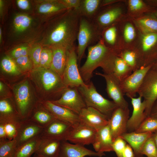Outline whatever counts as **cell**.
<instances>
[{"mask_svg":"<svg viewBox=\"0 0 157 157\" xmlns=\"http://www.w3.org/2000/svg\"><path fill=\"white\" fill-rule=\"evenodd\" d=\"M80 16L70 9L48 20L43 44L47 47L61 45L67 49L75 47Z\"/></svg>","mask_w":157,"mask_h":157,"instance_id":"obj_1","label":"cell"},{"mask_svg":"<svg viewBox=\"0 0 157 157\" xmlns=\"http://www.w3.org/2000/svg\"><path fill=\"white\" fill-rule=\"evenodd\" d=\"M117 53L106 46L101 38L96 44L88 47L86 60L79 70L81 75L85 83L90 81L93 71L101 67L104 73H113Z\"/></svg>","mask_w":157,"mask_h":157,"instance_id":"obj_2","label":"cell"},{"mask_svg":"<svg viewBox=\"0 0 157 157\" xmlns=\"http://www.w3.org/2000/svg\"><path fill=\"white\" fill-rule=\"evenodd\" d=\"M32 80L38 88L47 95V101L58 99L68 88L62 77L50 68L39 67L33 69L31 73Z\"/></svg>","mask_w":157,"mask_h":157,"instance_id":"obj_3","label":"cell"},{"mask_svg":"<svg viewBox=\"0 0 157 157\" xmlns=\"http://www.w3.org/2000/svg\"><path fill=\"white\" fill-rule=\"evenodd\" d=\"M101 31L92 20L80 16L76 49L78 63L79 64L86 49L97 43L101 38Z\"/></svg>","mask_w":157,"mask_h":157,"instance_id":"obj_4","label":"cell"},{"mask_svg":"<svg viewBox=\"0 0 157 157\" xmlns=\"http://www.w3.org/2000/svg\"><path fill=\"white\" fill-rule=\"evenodd\" d=\"M87 107L92 108L109 119L118 106L113 101L103 97L96 90L92 81L77 88Z\"/></svg>","mask_w":157,"mask_h":157,"instance_id":"obj_5","label":"cell"},{"mask_svg":"<svg viewBox=\"0 0 157 157\" xmlns=\"http://www.w3.org/2000/svg\"><path fill=\"white\" fill-rule=\"evenodd\" d=\"M133 49L142 67L152 66L157 60V33H140Z\"/></svg>","mask_w":157,"mask_h":157,"instance_id":"obj_6","label":"cell"},{"mask_svg":"<svg viewBox=\"0 0 157 157\" xmlns=\"http://www.w3.org/2000/svg\"><path fill=\"white\" fill-rule=\"evenodd\" d=\"M126 0L100 8L92 20L102 31L105 28L119 22L127 17Z\"/></svg>","mask_w":157,"mask_h":157,"instance_id":"obj_7","label":"cell"},{"mask_svg":"<svg viewBox=\"0 0 157 157\" xmlns=\"http://www.w3.org/2000/svg\"><path fill=\"white\" fill-rule=\"evenodd\" d=\"M76 47L67 49L66 63L62 78L67 88L76 87L84 85L78 65Z\"/></svg>","mask_w":157,"mask_h":157,"instance_id":"obj_8","label":"cell"},{"mask_svg":"<svg viewBox=\"0 0 157 157\" xmlns=\"http://www.w3.org/2000/svg\"><path fill=\"white\" fill-rule=\"evenodd\" d=\"M146 103L145 112L149 117L157 100V70L151 67L146 73L138 93Z\"/></svg>","mask_w":157,"mask_h":157,"instance_id":"obj_9","label":"cell"},{"mask_svg":"<svg viewBox=\"0 0 157 157\" xmlns=\"http://www.w3.org/2000/svg\"><path fill=\"white\" fill-rule=\"evenodd\" d=\"M17 108L22 120L28 119L37 103L31 97L29 84L27 81L19 84L15 90Z\"/></svg>","mask_w":157,"mask_h":157,"instance_id":"obj_10","label":"cell"},{"mask_svg":"<svg viewBox=\"0 0 157 157\" xmlns=\"http://www.w3.org/2000/svg\"><path fill=\"white\" fill-rule=\"evenodd\" d=\"M51 102L67 108L78 115L83 109L87 107L76 87L68 88L59 99Z\"/></svg>","mask_w":157,"mask_h":157,"instance_id":"obj_11","label":"cell"},{"mask_svg":"<svg viewBox=\"0 0 157 157\" xmlns=\"http://www.w3.org/2000/svg\"><path fill=\"white\" fill-rule=\"evenodd\" d=\"M151 66L143 67L135 70L127 77L120 82L121 87L124 94L130 99L135 96L146 73Z\"/></svg>","mask_w":157,"mask_h":157,"instance_id":"obj_12","label":"cell"},{"mask_svg":"<svg viewBox=\"0 0 157 157\" xmlns=\"http://www.w3.org/2000/svg\"><path fill=\"white\" fill-rule=\"evenodd\" d=\"M101 76L105 80L106 90L109 97L111 99L118 107L126 109L128 108V103L124 97L121 87L120 82L112 73H95Z\"/></svg>","mask_w":157,"mask_h":157,"instance_id":"obj_13","label":"cell"},{"mask_svg":"<svg viewBox=\"0 0 157 157\" xmlns=\"http://www.w3.org/2000/svg\"><path fill=\"white\" fill-rule=\"evenodd\" d=\"M129 110L117 107L113 112L108 120L109 127L113 141L126 132L129 119Z\"/></svg>","mask_w":157,"mask_h":157,"instance_id":"obj_14","label":"cell"},{"mask_svg":"<svg viewBox=\"0 0 157 157\" xmlns=\"http://www.w3.org/2000/svg\"><path fill=\"white\" fill-rule=\"evenodd\" d=\"M120 31L121 49H133L138 41L140 32L132 19L127 17L121 21Z\"/></svg>","mask_w":157,"mask_h":157,"instance_id":"obj_15","label":"cell"},{"mask_svg":"<svg viewBox=\"0 0 157 157\" xmlns=\"http://www.w3.org/2000/svg\"><path fill=\"white\" fill-rule=\"evenodd\" d=\"M97 131L80 122L72 128L67 141L83 146L92 144Z\"/></svg>","mask_w":157,"mask_h":157,"instance_id":"obj_16","label":"cell"},{"mask_svg":"<svg viewBox=\"0 0 157 157\" xmlns=\"http://www.w3.org/2000/svg\"><path fill=\"white\" fill-rule=\"evenodd\" d=\"M78 115L80 122L97 131L108 124V118L92 107L83 108Z\"/></svg>","mask_w":157,"mask_h":157,"instance_id":"obj_17","label":"cell"},{"mask_svg":"<svg viewBox=\"0 0 157 157\" xmlns=\"http://www.w3.org/2000/svg\"><path fill=\"white\" fill-rule=\"evenodd\" d=\"M72 128L70 124L56 119L44 128L40 136L67 141Z\"/></svg>","mask_w":157,"mask_h":157,"instance_id":"obj_18","label":"cell"},{"mask_svg":"<svg viewBox=\"0 0 157 157\" xmlns=\"http://www.w3.org/2000/svg\"><path fill=\"white\" fill-rule=\"evenodd\" d=\"M40 102L56 119L68 123L72 126L80 122L78 115L72 110L51 101Z\"/></svg>","mask_w":157,"mask_h":157,"instance_id":"obj_19","label":"cell"},{"mask_svg":"<svg viewBox=\"0 0 157 157\" xmlns=\"http://www.w3.org/2000/svg\"><path fill=\"white\" fill-rule=\"evenodd\" d=\"M44 128L30 119H27L21 122L17 136L15 139L18 147L38 136H40Z\"/></svg>","mask_w":157,"mask_h":157,"instance_id":"obj_20","label":"cell"},{"mask_svg":"<svg viewBox=\"0 0 157 157\" xmlns=\"http://www.w3.org/2000/svg\"><path fill=\"white\" fill-rule=\"evenodd\" d=\"M142 98L139 96L137 98H131L133 110L127 125V130L130 132L135 131L147 117L145 112L146 103L144 100L142 101Z\"/></svg>","mask_w":157,"mask_h":157,"instance_id":"obj_21","label":"cell"},{"mask_svg":"<svg viewBox=\"0 0 157 157\" xmlns=\"http://www.w3.org/2000/svg\"><path fill=\"white\" fill-rule=\"evenodd\" d=\"M104 153L94 151L84 146L72 144L67 141H62L60 150L57 157H84L86 156L101 157Z\"/></svg>","mask_w":157,"mask_h":157,"instance_id":"obj_22","label":"cell"},{"mask_svg":"<svg viewBox=\"0 0 157 157\" xmlns=\"http://www.w3.org/2000/svg\"><path fill=\"white\" fill-rule=\"evenodd\" d=\"M120 22L105 28L101 33V38L104 43L117 54L121 49Z\"/></svg>","mask_w":157,"mask_h":157,"instance_id":"obj_23","label":"cell"},{"mask_svg":"<svg viewBox=\"0 0 157 157\" xmlns=\"http://www.w3.org/2000/svg\"><path fill=\"white\" fill-rule=\"evenodd\" d=\"M38 2L36 7L37 12L40 15H46L49 20L68 10L59 0H46Z\"/></svg>","mask_w":157,"mask_h":157,"instance_id":"obj_24","label":"cell"},{"mask_svg":"<svg viewBox=\"0 0 157 157\" xmlns=\"http://www.w3.org/2000/svg\"><path fill=\"white\" fill-rule=\"evenodd\" d=\"M113 140L109 127L108 125L97 131L92 144L97 152L104 153L113 151Z\"/></svg>","mask_w":157,"mask_h":157,"instance_id":"obj_25","label":"cell"},{"mask_svg":"<svg viewBox=\"0 0 157 157\" xmlns=\"http://www.w3.org/2000/svg\"><path fill=\"white\" fill-rule=\"evenodd\" d=\"M34 154L40 157H57L61 141L50 138H42Z\"/></svg>","mask_w":157,"mask_h":157,"instance_id":"obj_26","label":"cell"},{"mask_svg":"<svg viewBox=\"0 0 157 157\" xmlns=\"http://www.w3.org/2000/svg\"><path fill=\"white\" fill-rule=\"evenodd\" d=\"M152 133L151 132H126L120 137L128 143L133 150L135 157H143L141 153L142 148L145 142L152 135Z\"/></svg>","mask_w":157,"mask_h":157,"instance_id":"obj_27","label":"cell"},{"mask_svg":"<svg viewBox=\"0 0 157 157\" xmlns=\"http://www.w3.org/2000/svg\"><path fill=\"white\" fill-rule=\"evenodd\" d=\"M127 17L131 19L144 15L151 13L155 8L151 6L143 0H126Z\"/></svg>","mask_w":157,"mask_h":157,"instance_id":"obj_28","label":"cell"},{"mask_svg":"<svg viewBox=\"0 0 157 157\" xmlns=\"http://www.w3.org/2000/svg\"><path fill=\"white\" fill-rule=\"evenodd\" d=\"M50 48L52 50L53 58L50 69L62 77L66 63L67 49L61 45L54 46Z\"/></svg>","mask_w":157,"mask_h":157,"instance_id":"obj_29","label":"cell"},{"mask_svg":"<svg viewBox=\"0 0 157 157\" xmlns=\"http://www.w3.org/2000/svg\"><path fill=\"white\" fill-rule=\"evenodd\" d=\"M28 119L44 128L56 119L41 102L37 103Z\"/></svg>","mask_w":157,"mask_h":157,"instance_id":"obj_30","label":"cell"},{"mask_svg":"<svg viewBox=\"0 0 157 157\" xmlns=\"http://www.w3.org/2000/svg\"><path fill=\"white\" fill-rule=\"evenodd\" d=\"M22 120L14 104L6 99L0 100V123H19Z\"/></svg>","mask_w":157,"mask_h":157,"instance_id":"obj_31","label":"cell"},{"mask_svg":"<svg viewBox=\"0 0 157 157\" xmlns=\"http://www.w3.org/2000/svg\"><path fill=\"white\" fill-rule=\"evenodd\" d=\"M33 22L32 18L27 14L16 15L13 18L12 25L13 33L17 36H22L31 28Z\"/></svg>","mask_w":157,"mask_h":157,"instance_id":"obj_32","label":"cell"},{"mask_svg":"<svg viewBox=\"0 0 157 157\" xmlns=\"http://www.w3.org/2000/svg\"><path fill=\"white\" fill-rule=\"evenodd\" d=\"M132 19L140 33H157V18L152 13Z\"/></svg>","mask_w":157,"mask_h":157,"instance_id":"obj_33","label":"cell"},{"mask_svg":"<svg viewBox=\"0 0 157 157\" xmlns=\"http://www.w3.org/2000/svg\"><path fill=\"white\" fill-rule=\"evenodd\" d=\"M102 0H81L77 10L80 15L93 20L101 8Z\"/></svg>","mask_w":157,"mask_h":157,"instance_id":"obj_34","label":"cell"},{"mask_svg":"<svg viewBox=\"0 0 157 157\" xmlns=\"http://www.w3.org/2000/svg\"><path fill=\"white\" fill-rule=\"evenodd\" d=\"M40 139L38 136L18 146L14 157H31L36 151Z\"/></svg>","mask_w":157,"mask_h":157,"instance_id":"obj_35","label":"cell"},{"mask_svg":"<svg viewBox=\"0 0 157 157\" xmlns=\"http://www.w3.org/2000/svg\"><path fill=\"white\" fill-rule=\"evenodd\" d=\"M117 56L121 58L133 72L142 67L138 55L133 49H122L117 53Z\"/></svg>","mask_w":157,"mask_h":157,"instance_id":"obj_36","label":"cell"},{"mask_svg":"<svg viewBox=\"0 0 157 157\" xmlns=\"http://www.w3.org/2000/svg\"><path fill=\"white\" fill-rule=\"evenodd\" d=\"M133 72L132 68L121 58L116 57L112 73L120 82L127 77Z\"/></svg>","mask_w":157,"mask_h":157,"instance_id":"obj_37","label":"cell"},{"mask_svg":"<svg viewBox=\"0 0 157 157\" xmlns=\"http://www.w3.org/2000/svg\"><path fill=\"white\" fill-rule=\"evenodd\" d=\"M17 147L15 139L0 141V157H14Z\"/></svg>","mask_w":157,"mask_h":157,"instance_id":"obj_38","label":"cell"},{"mask_svg":"<svg viewBox=\"0 0 157 157\" xmlns=\"http://www.w3.org/2000/svg\"><path fill=\"white\" fill-rule=\"evenodd\" d=\"M1 68L3 71L7 74L13 75H18L21 70L15 62L9 56L3 57L1 62Z\"/></svg>","mask_w":157,"mask_h":157,"instance_id":"obj_39","label":"cell"},{"mask_svg":"<svg viewBox=\"0 0 157 157\" xmlns=\"http://www.w3.org/2000/svg\"><path fill=\"white\" fill-rule=\"evenodd\" d=\"M157 130V119L150 116L147 117L138 129L134 132L137 133H153Z\"/></svg>","mask_w":157,"mask_h":157,"instance_id":"obj_40","label":"cell"},{"mask_svg":"<svg viewBox=\"0 0 157 157\" xmlns=\"http://www.w3.org/2000/svg\"><path fill=\"white\" fill-rule=\"evenodd\" d=\"M141 153L147 157H157V149L151 136L144 143Z\"/></svg>","mask_w":157,"mask_h":157,"instance_id":"obj_41","label":"cell"},{"mask_svg":"<svg viewBox=\"0 0 157 157\" xmlns=\"http://www.w3.org/2000/svg\"><path fill=\"white\" fill-rule=\"evenodd\" d=\"M53 53L51 49L49 47L42 48L40 58V67L50 68L52 62Z\"/></svg>","mask_w":157,"mask_h":157,"instance_id":"obj_42","label":"cell"},{"mask_svg":"<svg viewBox=\"0 0 157 157\" xmlns=\"http://www.w3.org/2000/svg\"><path fill=\"white\" fill-rule=\"evenodd\" d=\"M42 49L40 44H35L30 49L29 55L33 63V69L40 67V56Z\"/></svg>","mask_w":157,"mask_h":157,"instance_id":"obj_43","label":"cell"},{"mask_svg":"<svg viewBox=\"0 0 157 157\" xmlns=\"http://www.w3.org/2000/svg\"><path fill=\"white\" fill-rule=\"evenodd\" d=\"M20 122H8L3 123L8 140H11L16 138Z\"/></svg>","mask_w":157,"mask_h":157,"instance_id":"obj_44","label":"cell"},{"mask_svg":"<svg viewBox=\"0 0 157 157\" xmlns=\"http://www.w3.org/2000/svg\"><path fill=\"white\" fill-rule=\"evenodd\" d=\"M15 62L21 70L24 71L32 69L33 62L28 56H22L15 59Z\"/></svg>","mask_w":157,"mask_h":157,"instance_id":"obj_45","label":"cell"},{"mask_svg":"<svg viewBox=\"0 0 157 157\" xmlns=\"http://www.w3.org/2000/svg\"><path fill=\"white\" fill-rule=\"evenodd\" d=\"M126 145V141L120 137L117 138L113 142L112 147L117 157H123V153Z\"/></svg>","mask_w":157,"mask_h":157,"instance_id":"obj_46","label":"cell"},{"mask_svg":"<svg viewBox=\"0 0 157 157\" xmlns=\"http://www.w3.org/2000/svg\"><path fill=\"white\" fill-rule=\"evenodd\" d=\"M30 49L26 45H21L13 49L11 52V55L15 59L22 56H28Z\"/></svg>","mask_w":157,"mask_h":157,"instance_id":"obj_47","label":"cell"},{"mask_svg":"<svg viewBox=\"0 0 157 157\" xmlns=\"http://www.w3.org/2000/svg\"><path fill=\"white\" fill-rule=\"evenodd\" d=\"M68 9L77 10L79 8L81 0H59Z\"/></svg>","mask_w":157,"mask_h":157,"instance_id":"obj_48","label":"cell"},{"mask_svg":"<svg viewBox=\"0 0 157 157\" xmlns=\"http://www.w3.org/2000/svg\"><path fill=\"white\" fill-rule=\"evenodd\" d=\"M16 3L18 7L22 10H28L30 7V4L28 1L27 0H17Z\"/></svg>","mask_w":157,"mask_h":157,"instance_id":"obj_49","label":"cell"},{"mask_svg":"<svg viewBox=\"0 0 157 157\" xmlns=\"http://www.w3.org/2000/svg\"><path fill=\"white\" fill-rule=\"evenodd\" d=\"M134 152L131 147L128 144H126L124 150L123 157H135Z\"/></svg>","mask_w":157,"mask_h":157,"instance_id":"obj_50","label":"cell"},{"mask_svg":"<svg viewBox=\"0 0 157 157\" xmlns=\"http://www.w3.org/2000/svg\"><path fill=\"white\" fill-rule=\"evenodd\" d=\"M8 140L4 124L0 123V141Z\"/></svg>","mask_w":157,"mask_h":157,"instance_id":"obj_51","label":"cell"},{"mask_svg":"<svg viewBox=\"0 0 157 157\" xmlns=\"http://www.w3.org/2000/svg\"><path fill=\"white\" fill-rule=\"evenodd\" d=\"M149 116L157 119V100L152 108Z\"/></svg>","mask_w":157,"mask_h":157,"instance_id":"obj_52","label":"cell"},{"mask_svg":"<svg viewBox=\"0 0 157 157\" xmlns=\"http://www.w3.org/2000/svg\"><path fill=\"white\" fill-rule=\"evenodd\" d=\"M121 1V0H102L101 7V8L105 6L110 5Z\"/></svg>","mask_w":157,"mask_h":157,"instance_id":"obj_53","label":"cell"},{"mask_svg":"<svg viewBox=\"0 0 157 157\" xmlns=\"http://www.w3.org/2000/svg\"><path fill=\"white\" fill-rule=\"evenodd\" d=\"M148 5L155 8H157V0H144Z\"/></svg>","mask_w":157,"mask_h":157,"instance_id":"obj_54","label":"cell"},{"mask_svg":"<svg viewBox=\"0 0 157 157\" xmlns=\"http://www.w3.org/2000/svg\"><path fill=\"white\" fill-rule=\"evenodd\" d=\"M151 137L154 141L157 149V130L153 133Z\"/></svg>","mask_w":157,"mask_h":157,"instance_id":"obj_55","label":"cell"},{"mask_svg":"<svg viewBox=\"0 0 157 157\" xmlns=\"http://www.w3.org/2000/svg\"><path fill=\"white\" fill-rule=\"evenodd\" d=\"M151 67L153 69L157 70V60L152 65Z\"/></svg>","mask_w":157,"mask_h":157,"instance_id":"obj_56","label":"cell"},{"mask_svg":"<svg viewBox=\"0 0 157 157\" xmlns=\"http://www.w3.org/2000/svg\"><path fill=\"white\" fill-rule=\"evenodd\" d=\"M151 13L157 18V8H155L154 10Z\"/></svg>","mask_w":157,"mask_h":157,"instance_id":"obj_57","label":"cell"},{"mask_svg":"<svg viewBox=\"0 0 157 157\" xmlns=\"http://www.w3.org/2000/svg\"><path fill=\"white\" fill-rule=\"evenodd\" d=\"M4 85L3 83L1 82H0V91L1 92L3 90Z\"/></svg>","mask_w":157,"mask_h":157,"instance_id":"obj_58","label":"cell"},{"mask_svg":"<svg viewBox=\"0 0 157 157\" xmlns=\"http://www.w3.org/2000/svg\"><path fill=\"white\" fill-rule=\"evenodd\" d=\"M2 29L1 28V27L0 28V43L2 41Z\"/></svg>","mask_w":157,"mask_h":157,"instance_id":"obj_59","label":"cell"},{"mask_svg":"<svg viewBox=\"0 0 157 157\" xmlns=\"http://www.w3.org/2000/svg\"><path fill=\"white\" fill-rule=\"evenodd\" d=\"M33 157H39L34 154Z\"/></svg>","mask_w":157,"mask_h":157,"instance_id":"obj_60","label":"cell"}]
</instances>
